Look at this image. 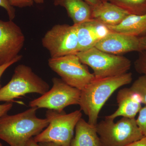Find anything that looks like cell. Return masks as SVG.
Listing matches in <instances>:
<instances>
[{
  "label": "cell",
  "instance_id": "cell-1",
  "mask_svg": "<svg viewBox=\"0 0 146 146\" xmlns=\"http://www.w3.org/2000/svg\"><path fill=\"white\" fill-rule=\"evenodd\" d=\"M132 80V74L130 72L104 78H95L82 90L79 105L80 110L88 117V122L96 125L100 112L108 99L116 90L129 84Z\"/></svg>",
  "mask_w": 146,
  "mask_h": 146
},
{
  "label": "cell",
  "instance_id": "cell-2",
  "mask_svg": "<svg viewBox=\"0 0 146 146\" xmlns=\"http://www.w3.org/2000/svg\"><path fill=\"white\" fill-rule=\"evenodd\" d=\"M38 108H31L16 115L7 114L0 118V139L10 146H26L33 136L42 132L49 124L46 118L36 116Z\"/></svg>",
  "mask_w": 146,
  "mask_h": 146
},
{
  "label": "cell",
  "instance_id": "cell-3",
  "mask_svg": "<svg viewBox=\"0 0 146 146\" xmlns=\"http://www.w3.org/2000/svg\"><path fill=\"white\" fill-rule=\"evenodd\" d=\"M81 110L67 114L52 110L46 112L49 124L33 139L36 143L52 142L60 146H70L76 125L82 117Z\"/></svg>",
  "mask_w": 146,
  "mask_h": 146
},
{
  "label": "cell",
  "instance_id": "cell-4",
  "mask_svg": "<svg viewBox=\"0 0 146 146\" xmlns=\"http://www.w3.org/2000/svg\"><path fill=\"white\" fill-rule=\"evenodd\" d=\"M49 89L48 84L31 68L20 64L15 68L9 82L0 89V102H10L31 93L42 95Z\"/></svg>",
  "mask_w": 146,
  "mask_h": 146
},
{
  "label": "cell",
  "instance_id": "cell-5",
  "mask_svg": "<svg viewBox=\"0 0 146 146\" xmlns=\"http://www.w3.org/2000/svg\"><path fill=\"white\" fill-rule=\"evenodd\" d=\"M76 54L82 63L93 70L96 78L120 75L127 73L131 67V61L127 58L104 52L95 47Z\"/></svg>",
  "mask_w": 146,
  "mask_h": 146
},
{
  "label": "cell",
  "instance_id": "cell-6",
  "mask_svg": "<svg viewBox=\"0 0 146 146\" xmlns=\"http://www.w3.org/2000/svg\"><path fill=\"white\" fill-rule=\"evenodd\" d=\"M102 146H124L144 137L135 118L122 117L117 122L105 118L96 125Z\"/></svg>",
  "mask_w": 146,
  "mask_h": 146
},
{
  "label": "cell",
  "instance_id": "cell-7",
  "mask_svg": "<svg viewBox=\"0 0 146 146\" xmlns=\"http://www.w3.org/2000/svg\"><path fill=\"white\" fill-rule=\"evenodd\" d=\"M48 65L64 82L80 91L95 78L76 54L50 58L48 60Z\"/></svg>",
  "mask_w": 146,
  "mask_h": 146
},
{
  "label": "cell",
  "instance_id": "cell-8",
  "mask_svg": "<svg viewBox=\"0 0 146 146\" xmlns=\"http://www.w3.org/2000/svg\"><path fill=\"white\" fill-rule=\"evenodd\" d=\"M52 81L51 89L30 102V107L62 112L68 106L79 105L81 91L68 85L61 79L53 78Z\"/></svg>",
  "mask_w": 146,
  "mask_h": 146
},
{
  "label": "cell",
  "instance_id": "cell-9",
  "mask_svg": "<svg viewBox=\"0 0 146 146\" xmlns=\"http://www.w3.org/2000/svg\"><path fill=\"white\" fill-rule=\"evenodd\" d=\"M42 43L52 58L76 54L79 52L76 26L55 25L46 33Z\"/></svg>",
  "mask_w": 146,
  "mask_h": 146
},
{
  "label": "cell",
  "instance_id": "cell-10",
  "mask_svg": "<svg viewBox=\"0 0 146 146\" xmlns=\"http://www.w3.org/2000/svg\"><path fill=\"white\" fill-rule=\"evenodd\" d=\"M25 39L21 28L13 21L0 20V66L21 55Z\"/></svg>",
  "mask_w": 146,
  "mask_h": 146
},
{
  "label": "cell",
  "instance_id": "cell-11",
  "mask_svg": "<svg viewBox=\"0 0 146 146\" xmlns=\"http://www.w3.org/2000/svg\"><path fill=\"white\" fill-rule=\"evenodd\" d=\"M95 47L104 52L119 55L141 51L138 37L111 31Z\"/></svg>",
  "mask_w": 146,
  "mask_h": 146
},
{
  "label": "cell",
  "instance_id": "cell-12",
  "mask_svg": "<svg viewBox=\"0 0 146 146\" xmlns=\"http://www.w3.org/2000/svg\"><path fill=\"white\" fill-rule=\"evenodd\" d=\"M76 26L79 52L95 47L110 32L106 26L93 19Z\"/></svg>",
  "mask_w": 146,
  "mask_h": 146
},
{
  "label": "cell",
  "instance_id": "cell-13",
  "mask_svg": "<svg viewBox=\"0 0 146 146\" xmlns=\"http://www.w3.org/2000/svg\"><path fill=\"white\" fill-rule=\"evenodd\" d=\"M117 102V109L105 118L112 120L119 117L135 118L142 107L141 97L130 87L123 88L118 91Z\"/></svg>",
  "mask_w": 146,
  "mask_h": 146
},
{
  "label": "cell",
  "instance_id": "cell-14",
  "mask_svg": "<svg viewBox=\"0 0 146 146\" xmlns=\"http://www.w3.org/2000/svg\"><path fill=\"white\" fill-rule=\"evenodd\" d=\"M91 8V19L106 26L117 25L129 15L126 11L109 1L102 2Z\"/></svg>",
  "mask_w": 146,
  "mask_h": 146
},
{
  "label": "cell",
  "instance_id": "cell-15",
  "mask_svg": "<svg viewBox=\"0 0 146 146\" xmlns=\"http://www.w3.org/2000/svg\"><path fill=\"white\" fill-rule=\"evenodd\" d=\"M110 31L141 37L146 35V13L143 15L129 14L117 25L106 26Z\"/></svg>",
  "mask_w": 146,
  "mask_h": 146
},
{
  "label": "cell",
  "instance_id": "cell-16",
  "mask_svg": "<svg viewBox=\"0 0 146 146\" xmlns=\"http://www.w3.org/2000/svg\"><path fill=\"white\" fill-rule=\"evenodd\" d=\"M75 135L70 146H102L96 125L81 118L76 125Z\"/></svg>",
  "mask_w": 146,
  "mask_h": 146
},
{
  "label": "cell",
  "instance_id": "cell-17",
  "mask_svg": "<svg viewBox=\"0 0 146 146\" xmlns=\"http://www.w3.org/2000/svg\"><path fill=\"white\" fill-rule=\"evenodd\" d=\"M55 6L64 7L74 25H77L91 19V6L83 0H53Z\"/></svg>",
  "mask_w": 146,
  "mask_h": 146
},
{
  "label": "cell",
  "instance_id": "cell-18",
  "mask_svg": "<svg viewBox=\"0 0 146 146\" xmlns=\"http://www.w3.org/2000/svg\"><path fill=\"white\" fill-rule=\"evenodd\" d=\"M129 14L141 15L146 13V0H108Z\"/></svg>",
  "mask_w": 146,
  "mask_h": 146
},
{
  "label": "cell",
  "instance_id": "cell-19",
  "mask_svg": "<svg viewBox=\"0 0 146 146\" xmlns=\"http://www.w3.org/2000/svg\"><path fill=\"white\" fill-rule=\"evenodd\" d=\"M141 97L142 103L146 104V76L142 75L135 80L130 87Z\"/></svg>",
  "mask_w": 146,
  "mask_h": 146
},
{
  "label": "cell",
  "instance_id": "cell-20",
  "mask_svg": "<svg viewBox=\"0 0 146 146\" xmlns=\"http://www.w3.org/2000/svg\"><path fill=\"white\" fill-rule=\"evenodd\" d=\"M139 52L138 58L134 62V68L137 72L146 76V51Z\"/></svg>",
  "mask_w": 146,
  "mask_h": 146
},
{
  "label": "cell",
  "instance_id": "cell-21",
  "mask_svg": "<svg viewBox=\"0 0 146 146\" xmlns=\"http://www.w3.org/2000/svg\"><path fill=\"white\" fill-rule=\"evenodd\" d=\"M136 122L144 137H146V106L142 107L138 112Z\"/></svg>",
  "mask_w": 146,
  "mask_h": 146
},
{
  "label": "cell",
  "instance_id": "cell-22",
  "mask_svg": "<svg viewBox=\"0 0 146 146\" xmlns=\"http://www.w3.org/2000/svg\"><path fill=\"white\" fill-rule=\"evenodd\" d=\"M0 7L6 11L9 20L13 21L16 16V10L14 7L9 4L7 0H0Z\"/></svg>",
  "mask_w": 146,
  "mask_h": 146
},
{
  "label": "cell",
  "instance_id": "cell-23",
  "mask_svg": "<svg viewBox=\"0 0 146 146\" xmlns=\"http://www.w3.org/2000/svg\"><path fill=\"white\" fill-rule=\"evenodd\" d=\"M11 6L23 8L33 5V0H7Z\"/></svg>",
  "mask_w": 146,
  "mask_h": 146
},
{
  "label": "cell",
  "instance_id": "cell-24",
  "mask_svg": "<svg viewBox=\"0 0 146 146\" xmlns=\"http://www.w3.org/2000/svg\"><path fill=\"white\" fill-rule=\"evenodd\" d=\"M22 57H23V56L21 55L19 57L13 60V61L0 66V89H1V88L2 87L1 85V79L2 76H3V74H4V73L5 72V71L9 67L13 65L14 63H17L18 61H20V60L22 59Z\"/></svg>",
  "mask_w": 146,
  "mask_h": 146
},
{
  "label": "cell",
  "instance_id": "cell-25",
  "mask_svg": "<svg viewBox=\"0 0 146 146\" xmlns=\"http://www.w3.org/2000/svg\"><path fill=\"white\" fill-rule=\"evenodd\" d=\"M13 104L10 102H6L0 104V118L4 115L7 114L9 111L12 108Z\"/></svg>",
  "mask_w": 146,
  "mask_h": 146
},
{
  "label": "cell",
  "instance_id": "cell-26",
  "mask_svg": "<svg viewBox=\"0 0 146 146\" xmlns=\"http://www.w3.org/2000/svg\"><path fill=\"white\" fill-rule=\"evenodd\" d=\"M124 146H146V137H144L139 141Z\"/></svg>",
  "mask_w": 146,
  "mask_h": 146
},
{
  "label": "cell",
  "instance_id": "cell-27",
  "mask_svg": "<svg viewBox=\"0 0 146 146\" xmlns=\"http://www.w3.org/2000/svg\"><path fill=\"white\" fill-rule=\"evenodd\" d=\"M141 51H146V35L139 37Z\"/></svg>",
  "mask_w": 146,
  "mask_h": 146
},
{
  "label": "cell",
  "instance_id": "cell-28",
  "mask_svg": "<svg viewBox=\"0 0 146 146\" xmlns=\"http://www.w3.org/2000/svg\"><path fill=\"white\" fill-rule=\"evenodd\" d=\"M83 1L91 7H94L98 5L102 2L100 0H83Z\"/></svg>",
  "mask_w": 146,
  "mask_h": 146
},
{
  "label": "cell",
  "instance_id": "cell-29",
  "mask_svg": "<svg viewBox=\"0 0 146 146\" xmlns=\"http://www.w3.org/2000/svg\"><path fill=\"white\" fill-rule=\"evenodd\" d=\"M26 146H40L38 143H36L34 141L33 138H31L27 142Z\"/></svg>",
  "mask_w": 146,
  "mask_h": 146
},
{
  "label": "cell",
  "instance_id": "cell-30",
  "mask_svg": "<svg viewBox=\"0 0 146 146\" xmlns=\"http://www.w3.org/2000/svg\"><path fill=\"white\" fill-rule=\"evenodd\" d=\"M38 144L40 146H60L52 142H42Z\"/></svg>",
  "mask_w": 146,
  "mask_h": 146
},
{
  "label": "cell",
  "instance_id": "cell-31",
  "mask_svg": "<svg viewBox=\"0 0 146 146\" xmlns=\"http://www.w3.org/2000/svg\"><path fill=\"white\" fill-rule=\"evenodd\" d=\"M34 2L37 4L43 3L44 2L45 0H33Z\"/></svg>",
  "mask_w": 146,
  "mask_h": 146
},
{
  "label": "cell",
  "instance_id": "cell-32",
  "mask_svg": "<svg viewBox=\"0 0 146 146\" xmlns=\"http://www.w3.org/2000/svg\"><path fill=\"white\" fill-rule=\"evenodd\" d=\"M101 2L108 1V0H100Z\"/></svg>",
  "mask_w": 146,
  "mask_h": 146
},
{
  "label": "cell",
  "instance_id": "cell-33",
  "mask_svg": "<svg viewBox=\"0 0 146 146\" xmlns=\"http://www.w3.org/2000/svg\"><path fill=\"white\" fill-rule=\"evenodd\" d=\"M0 146H3L2 144L1 143H0Z\"/></svg>",
  "mask_w": 146,
  "mask_h": 146
}]
</instances>
